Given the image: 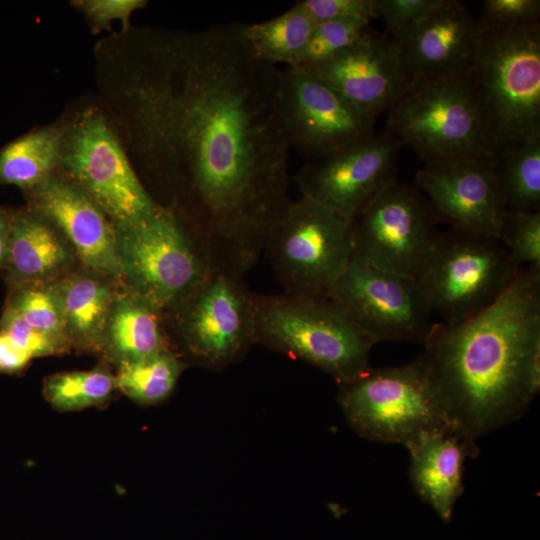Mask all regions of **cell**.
<instances>
[{
	"label": "cell",
	"instance_id": "cell-9",
	"mask_svg": "<svg viewBox=\"0 0 540 540\" xmlns=\"http://www.w3.org/2000/svg\"><path fill=\"white\" fill-rule=\"evenodd\" d=\"M264 249L285 293L328 296L354 255L351 222L300 196L276 220Z\"/></svg>",
	"mask_w": 540,
	"mask_h": 540
},
{
	"label": "cell",
	"instance_id": "cell-37",
	"mask_svg": "<svg viewBox=\"0 0 540 540\" xmlns=\"http://www.w3.org/2000/svg\"><path fill=\"white\" fill-rule=\"evenodd\" d=\"M32 358L16 348L8 338L0 332V371L16 373L24 369Z\"/></svg>",
	"mask_w": 540,
	"mask_h": 540
},
{
	"label": "cell",
	"instance_id": "cell-15",
	"mask_svg": "<svg viewBox=\"0 0 540 540\" xmlns=\"http://www.w3.org/2000/svg\"><path fill=\"white\" fill-rule=\"evenodd\" d=\"M279 104L290 147L306 161L372 133L376 121L302 67L280 70Z\"/></svg>",
	"mask_w": 540,
	"mask_h": 540
},
{
	"label": "cell",
	"instance_id": "cell-21",
	"mask_svg": "<svg viewBox=\"0 0 540 540\" xmlns=\"http://www.w3.org/2000/svg\"><path fill=\"white\" fill-rule=\"evenodd\" d=\"M75 254L61 233L31 209L11 213L7 262L9 291L54 281L73 270Z\"/></svg>",
	"mask_w": 540,
	"mask_h": 540
},
{
	"label": "cell",
	"instance_id": "cell-6",
	"mask_svg": "<svg viewBox=\"0 0 540 540\" xmlns=\"http://www.w3.org/2000/svg\"><path fill=\"white\" fill-rule=\"evenodd\" d=\"M126 288L167 313L213 270L210 257L186 225L157 206L132 222L114 225Z\"/></svg>",
	"mask_w": 540,
	"mask_h": 540
},
{
	"label": "cell",
	"instance_id": "cell-16",
	"mask_svg": "<svg viewBox=\"0 0 540 540\" xmlns=\"http://www.w3.org/2000/svg\"><path fill=\"white\" fill-rule=\"evenodd\" d=\"M494 155L447 158L425 163L415 187L439 222L452 229L499 238L508 211Z\"/></svg>",
	"mask_w": 540,
	"mask_h": 540
},
{
	"label": "cell",
	"instance_id": "cell-35",
	"mask_svg": "<svg viewBox=\"0 0 540 540\" xmlns=\"http://www.w3.org/2000/svg\"><path fill=\"white\" fill-rule=\"evenodd\" d=\"M298 3L317 23L342 18L371 21L378 17L376 0H301Z\"/></svg>",
	"mask_w": 540,
	"mask_h": 540
},
{
	"label": "cell",
	"instance_id": "cell-28",
	"mask_svg": "<svg viewBox=\"0 0 540 540\" xmlns=\"http://www.w3.org/2000/svg\"><path fill=\"white\" fill-rule=\"evenodd\" d=\"M116 390V375L104 367L53 374L43 384L45 399L60 412L102 406Z\"/></svg>",
	"mask_w": 540,
	"mask_h": 540
},
{
	"label": "cell",
	"instance_id": "cell-38",
	"mask_svg": "<svg viewBox=\"0 0 540 540\" xmlns=\"http://www.w3.org/2000/svg\"><path fill=\"white\" fill-rule=\"evenodd\" d=\"M11 213L0 207V270H3L8 257Z\"/></svg>",
	"mask_w": 540,
	"mask_h": 540
},
{
	"label": "cell",
	"instance_id": "cell-18",
	"mask_svg": "<svg viewBox=\"0 0 540 540\" xmlns=\"http://www.w3.org/2000/svg\"><path fill=\"white\" fill-rule=\"evenodd\" d=\"M26 193L30 209L61 233L86 269L123 280L114 225L75 182L53 173Z\"/></svg>",
	"mask_w": 540,
	"mask_h": 540
},
{
	"label": "cell",
	"instance_id": "cell-24",
	"mask_svg": "<svg viewBox=\"0 0 540 540\" xmlns=\"http://www.w3.org/2000/svg\"><path fill=\"white\" fill-rule=\"evenodd\" d=\"M317 22L296 2L270 20L243 24V37L253 54L276 66L297 67L301 63Z\"/></svg>",
	"mask_w": 540,
	"mask_h": 540
},
{
	"label": "cell",
	"instance_id": "cell-29",
	"mask_svg": "<svg viewBox=\"0 0 540 540\" xmlns=\"http://www.w3.org/2000/svg\"><path fill=\"white\" fill-rule=\"evenodd\" d=\"M5 307L31 327L61 341L70 349L52 281L10 290Z\"/></svg>",
	"mask_w": 540,
	"mask_h": 540
},
{
	"label": "cell",
	"instance_id": "cell-5",
	"mask_svg": "<svg viewBox=\"0 0 540 540\" xmlns=\"http://www.w3.org/2000/svg\"><path fill=\"white\" fill-rule=\"evenodd\" d=\"M256 343L306 361L340 385L371 368L373 344L328 296L255 293Z\"/></svg>",
	"mask_w": 540,
	"mask_h": 540
},
{
	"label": "cell",
	"instance_id": "cell-7",
	"mask_svg": "<svg viewBox=\"0 0 540 540\" xmlns=\"http://www.w3.org/2000/svg\"><path fill=\"white\" fill-rule=\"evenodd\" d=\"M340 387L349 425L369 440L406 447L426 432L452 426L420 356L404 365L371 367Z\"/></svg>",
	"mask_w": 540,
	"mask_h": 540
},
{
	"label": "cell",
	"instance_id": "cell-14",
	"mask_svg": "<svg viewBox=\"0 0 540 540\" xmlns=\"http://www.w3.org/2000/svg\"><path fill=\"white\" fill-rule=\"evenodd\" d=\"M401 144L386 132H374L307 160L296 175L301 196L352 221L395 177Z\"/></svg>",
	"mask_w": 540,
	"mask_h": 540
},
{
	"label": "cell",
	"instance_id": "cell-25",
	"mask_svg": "<svg viewBox=\"0 0 540 540\" xmlns=\"http://www.w3.org/2000/svg\"><path fill=\"white\" fill-rule=\"evenodd\" d=\"M62 128H42L10 142L0 151V184L30 191L59 166Z\"/></svg>",
	"mask_w": 540,
	"mask_h": 540
},
{
	"label": "cell",
	"instance_id": "cell-32",
	"mask_svg": "<svg viewBox=\"0 0 540 540\" xmlns=\"http://www.w3.org/2000/svg\"><path fill=\"white\" fill-rule=\"evenodd\" d=\"M0 332L32 359L61 354L69 349L61 341L28 325L6 307L0 318Z\"/></svg>",
	"mask_w": 540,
	"mask_h": 540
},
{
	"label": "cell",
	"instance_id": "cell-2",
	"mask_svg": "<svg viewBox=\"0 0 540 540\" xmlns=\"http://www.w3.org/2000/svg\"><path fill=\"white\" fill-rule=\"evenodd\" d=\"M419 355L450 424L475 441L519 419L540 390V269L522 268L489 307L433 323Z\"/></svg>",
	"mask_w": 540,
	"mask_h": 540
},
{
	"label": "cell",
	"instance_id": "cell-22",
	"mask_svg": "<svg viewBox=\"0 0 540 540\" xmlns=\"http://www.w3.org/2000/svg\"><path fill=\"white\" fill-rule=\"evenodd\" d=\"M71 347L100 352L106 322L117 295L116 280L85 268L52 281Z\"/></svg>",
	"mask_w": 540,
	"mask_h": 540
},
{
	"label": "cell",
	"instance_id": "cell-8",
	"mask_svg": "<svg viewBox=\"0 0 540 540\" xmlns=\"http://www.w3.org/2000/svg\"><path fill=\"white\" fill-rule=\"evenodd\" d=\"M521 269L498 237L451 228L440 233L415 279L432 313L457 323L493 304Z\"/></svg>",
	"mask_w": 540,
	"mask_h": 540
},
{
	"label": "cell",
	"instance_id": "cell-13",
	"mask_svg": "<svg viewBox=\"0 0 540 540\" xmlns=\"http://www.w3.org/2000/svg\"><path fill=\"white\" fill-rule=\"evenodd\" d=\"M328 297L373 345L423 343L434 323L415 278L382 270L355 254Z\"/></svg>",
	"mask_w": 540,
	"mask_h": 540
},
{
	"label": "cell",
	"instance_id": "cell-30",
	"mask_svg": "<svg viewBox=\"0 0 540 540\" xmlns=\"http://www.w3.org/2000/svg\"><path fill=\"white\" fill-rule=\"evenodd\" d=\"M370 22L361 18H342L317 23L297 67L313 66L345 50L370 29Z\"/></svg>",
	"mask_w": 540,
	"mask_h": 540
},
{
	"label": "cell",
	"instance_id": "cell-31",
	"mask_svg": "<svg viewBox=\"0 0 540 540\" xmlns=\"http://www.w3.org/2000/svg\"><path fill=\"white\" fill-rule=\"evenodd\" d=\"M499 239L522 267L540 269V211L508 210Z\"/></svg>",
	"mask_w": 540,
	"mask_h": 540
},
{
	"label": "cell",
	"instance_id": "cell-19",
	"mask_svg": "<svg viewBox=\"0 0 540 540\" xmlns=\"http://www.w3.org/2000/svg\"><path fill=\"white\" fill-rule=\"evenodd\" d=\"M479 25L460 1L446 0L435 12L391 37L410 81L470 69Z\"/></svg>",
	"mask_w": 540,
	"mask_h": 540
},
{
	"label": "cell",
	"instance_id": "cell-20",
	"mask_svg": "<svg viewBox=\"0 0 540 540\" xmlns=\"http://www.w3.org/2000/svg\"><path fill=\"white\" fill-rule=\"evenodd\" d=\"M406 448L415 491L443 521L449 522L464 491L465 461L478 453L475 441L447 426L420 435Z\"/></svg>",
	"mask_w": 540,
	"mask_h": 540
},
{
	"label": "cell",
	"instance_id": "cell-26",
	"mask_svg": "<svg viewBox=\"0 0 540 540\" xmlns=\"http://www.w3.org/2000/svg\"><path fill=\"white\" fill-rule=\"evenodd\" d=\"M495 165L508 210L538 211L540 134L496 153Z\"/></svg>",
	"mask_w": 540,
	"mask_h": 540
},
{
	"label": "cell",
	"instance_id": "cell-23",
	"mask_svg": "<svg viewBox=\"0 0 540 540\" xmlns=\"http://www.w3.org/2000/svg\"><path fill=\"white\" fill-rule=\"evenodd\" d=\"M166 313L142 296L117 292L106 322L101 350L117 365L171 349Z\"/></svg>",
	"mask_w": 540,
	"mask_h": 540
},
{
	"label": "cell",
	"instance_id": "cell-34",
	"mask_svg": "<svg viewBox=\"0 0 540 540\" xmlns=\"http://www.w3.org/2000/svg\"><path fill=\"white\" fill-rule=\"evenodd\" d=\"M446 0H376L378 17H382L388 34L395 37L429 16Z\"/></svg>",
	"mask_w": 540,
	"mask_h": 540
},
{
	"label": "cell",
	"instance_id": "cell-12",
	"mask_svg": "<svg viewBox=\"0 0 540 540\" xmlns=\"http://www.w3.org/2000/svg\"><path fill=\"white\" fill-rule=\"evenodd\" d=\"M438 223L424 195L394 177L351 221L354 254L416 278L440 235Z\"/></svg>",
	"mask_w": 540,
	"mask_h": 540
},
{
	"label": "cell",
	"instance_id": "cell-1",
	"mask_svg": "<svg viewBox=\"0 0 540 540\" xmlns=\"http://www.w3.org/2000/svg\"><path fill=\"white\" fill-rule=\"evenodd\" d=\"M242 28L137 30L115 90L158 205L194 234L214 269L240 275L291 201L280 70L253 54Z\"/></svg>",
	"mask_w": 540,
	"mask_h": 540
},
{
	"label": "cell",
	"instance_id": "cell-11",
	"mask_svg": "<svg viewBox=\"0 0 540 540\" xmlns=\"http://www.w3.org/2000/svg\"><path fill=\"white\" fill-rule=\"evenodd\" d=\"M62 131L59 166L113 225L135 221L156 209L101 110L83 111Z\"/></svg>",
	"mask_w": 540,
	"mask_h": 540
},
{
	"label": "cell",
	"instance_id": "cell-10",
	"mask_svg": "<svg viewBox=\"0 0 540 540\" xmlns=\"http://www.w3.org/2000/svg\"><path fill=\"white\" fill-rule=\"evenodd\" d=\"M166 319L186 355L212 370L237 362L256 343L255 293L232 271L213 269Z\"/></svg>",
	"mask_w": 540,
	"mask_h": 540
},
{
	"label": "cell",
	"instance_id": "cell-27",
	"mask_svg": "<svg viewBox=\"0 0 540 540\" xmlns=\"http://www.w3.org/2000/svg\"><path fill=\"white\" fill-rule=\"evenodd\" d=\"M185 363L172 349L118 365L117 389L141 405L166 400L174 390Z\"/></svg>",
	"mask_w": 540,
	"mask_h": 540
},
{
	"label": "cell",
	"instance_id": "cell-4",
	"mask_svg": "<svg viewBox=\"0 0 540 540\" xmlns=\"http://www.w3.org/2000/svg\"><path fill=\"white\" fill-rule=\"evenodd\" d=\"M385 132L425 163L496 154L470 69L412 80L388 110Z\"/></svg>",
	"mask_w": 540,
	"mask_h": 540
},
{
	"label": "cell",
	"instance_id": "cell-17",
	"mask_svg": "<svg viewBox=\"0 0 540 540\" xmlns=\"http://www.w3.org/2000/svg\"><path fill=\"white\" fill-rule=\"evenodd\" d=\"M302 68L374 120L411 82L394 40L371 29L335 56Z\"/></svg>",
	"mask_w": 540,
	"mask_h": 540
},
{
	"label": "cell",
	"instance_id": "cell-33",
	"mask_svg": "<svg viewBox=\"0 0 540 540\" xmlns=\"http://www.w3.org/2000/svg\"><path fill=\"white\" fill-rule=\"evenodd\" d=\"M539 0H485L479 26L520 27L538 24Z\"/></svg>",
	"mask_w": 540,
	"mask_h": 540
},
{
	"label": "cell",
	"instance_id": "cell-3",
	"mask_svg": "<svg viewBox=\"0 0 540 540\" xmlns=\"http://www.w3.org/2000/svg\"><path fill=\"white\" fill-rule=\"evenodd\" d=\"M470 71L496 153L540 134V23L479 26Z\"/></svg>",
	"mask_w": 540,
	"mask_h": 540
},
{
	"label": "cell",
	"instance_id": "cell-36",
	"mask_svg": "<svg viewBox=\"0 0 540 540\" xmlns=\"http://www.w3.org/2000/svg\"><path fill=\"white\" fill-rule=\"evenodd\" d=\"M146 4L142 0H86L75 5L85 13L93 28H109L114 20L128 23L130 15Z\"/></svg>",
	"mask_w": 540,
	"mask_h": 540
}]
</instances>
